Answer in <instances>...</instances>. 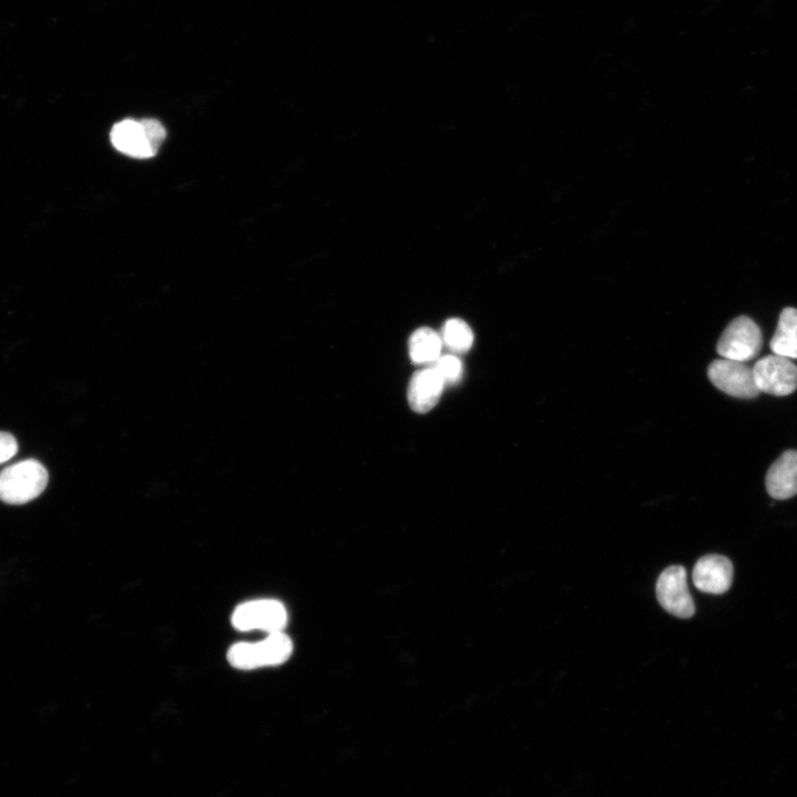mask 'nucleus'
Wrapping results in <instances>:
<instances>
[{
  "mask_svg": "<svg viewBox=\"0 0 797 797\" xmlns=\"http://www.w3.org/2000/svg\"><path fill=\"white\" fill-rule=\"evenodd\" d=\"M50 476L36 460H25L0 472V501L23 506L38 499L47 488Z\"/></svg>",
  "mask_w": 797,
  "mask_h": 797,
  "instance_id": "nucleus-1",
  "label": "nucleus"
},
{
  "mask_svg": "<svg viewBox=\"0 0 797 797\" xmlns=\"http://www.w3.org/2000/svg\"><path fill=\"white\" fill-rule=\"evenodd\" d=\"M293 653V642L284 633L268 634L256 642H238L227 652V660L238 670H256L266 667L279 666L286 662Z\"/></svg>",
  "mask_w": 797,
  "mask_h": 797,
  "instance_id": "nucleus-2",
  "label": "nucleus"
},
{
  "mask_svg": "<svg viewBox=\"0 0 797 797\" xmlns=\"http://www.w3.org/2000/svg\"><path fill=\"white\" fill-rule=\"evenodd\" d=\"M288 623L285 606L275 599H256L240 605L232 624L240 631L261 630L267 634L284 631Z\"/></svg>",
  "mask_w": 797,
  "mask_h": 797,
  "instance_id": "nucleus-3",
  "label": "nucleus"
},
{
  "mask_svg": "<svg viewBox=\"0 0 797 797\" xmlns=\"http://www.w3.org/2000/svg\"><path fill=\"white\" fill-rule=\"evenodd\" d=\"M763 346L759 327L748 317L734 319L722 333L718 353L729 360L747 362L757 357Z\"/></svg>",
  "mask_w": 797,
  "mask_h": 797,
  "instance_id": "nucleus-4",
  "label": "nucleus"
},
{
  "mask_svg": "<svg viewBox=\"0 0 797 797\" xmlns=\"http://www.w3.org/2000/svg\"><path fill=\"white\" fill-rule=\"evenodd\" d=\"M752 370L759 392L786 396L797 389V366L788 358L769 354L759 359Z\"/></svg>",
  "mask_w": 797,
  "mask_h": 797,
  "instance_id": "nucleus-5",
  "label": "nucleus"
},
{
  "mask_svg": "<svg viewBox=\"0 0 797 797\" xmlns=\"http://www.w3.org/2000/svg\"><path fill=\"white\" fill-rule=\"evenodd\" d=\"M708 375L711 382L722 392L738 398H754L758 395L753 370L745 362L719 359L714 360Z\"/></svg>",
  "mask_w": 797,
  "mask_h": 797,
  "instance_id": "nucleus-6",
  "label": "nucleus"
},
{
  "mask_svg": "<svg viewBox=\"0 0 797 797\" xmlns=\"http://www.w3.org/2000/svg\"><path fill=\"white\" fill-rule=\"evenodd\" d=\"M657 597L663 609L676 617L688 619L695 613L682 566H670L662 572L657 583Z\"/></svg>",
  "mask_w": 797,
  "mask_h": 797,
  "instance_id": "nucleus-7",
  "label": "nucleus"
},
{
  "mask_svg": "<svg viewBox=\"0 0 797 797\" xmlns=\"http://www.w3.org/2000/svg\"><path fill=\"white\" fill-rule=\"evenodd\" d=\"M733 575V565L729 559L721 555H706L697 562L692 580L700 592L721 595L730 589Z\"/></svg>",
  "mask_w": 797,
  "mask_h": 797,
  "instance_id": "nucleus-8",
  "label": "nucleus"
},
{
  "mask_svg": "<svg viewBox=\"0 0 797 797\" xmlns=\"http://www.w3.org/2000/svg\"><path fill=\"white\" fill-rule=\"evenodd\" d=\"M446 383L434 368L417 371L412 378L408 391L411 407L418 414L432 412L439 403Z\"/></svg>",
  "mask_w": 797,
  "mask_h": 797,
  "instance_id": "nucleus-9",
  "label": "nucleus"
},
{
  "mask_svg": "<svg viewBox=\"0 0 797 797\" xmlns=\"http://www.w3.org/2000/svg\"><path fill=\"white\" fill-rule=\"evenodd\" d=\"M767 493L775 500L784 501L797 496V451L784 453L766 475Z\"/></svg>",
  "mask_w": 797,
  "mask_h": 797,
  "instance_id": "nucleus-10",
  "label": "nucleus"
},
{
  "mask_svg": "<svg viewBox=\"0 0 797 797\" xmlns=\"http://www.w3.org/2000/svg\"><path fill=\"white\" fill-rule=\"evenodd\" d=\"M110 139L114 147L136 159H150L156 157L141 121L127 119L114 126Z\"/></svg>",
  "mask_w": 797,
  "mask_h": 797,
  "instance_id": "nucleus-11",
  "label": "nucleus"
},
{
  "mask_svg": "<svg viewBox=\"0 0 797 797\" xmlns=\"http://www.w3.org/2000/svg\"><path fill=\"white\" fill-rule=\"evenodd\" d=\"M769 347L774 354L797 359V309L788 307L782 311Z\"/></svg>",
  "mask_w": 797,
  "mask_h": 797,
  "instance_id": "nucleus-12",
  "label": "nucleus"
},
{
  "mask_svg": "<svg viewBox=\"0 0 797 797\" xmlns=\"http://www.w3.org/2000/svg\"><path fill=\"white\" fill-rule=\"evenodd\" d=\"M442 336L432 328H421L415 331L410 341V353L414 363H436L443 351Z\"/></svg>",
  "mask_w": 797,
  "mask_h": 797,
  "instance_id": "nucleus-13",
  "label": "nucleus"
},
{
  "mask_svg": "<svg viewBox=\"0 0 797 797\" xmlns=\"http://www.w3.org/2000/svg\"><path fill=\"white\" fill-rule=\"evenodd\" d=\"M442 339L450 351L461 354L472 348L475 334L466 321L455 318L445 323Z\"/></svg>",
  "mask_w": 797,
  "mask_h": 797,
  "instance_id": "nucleus-14",
  "label": "nucleus"
},
{
  "mask_svg": "<svg viewBox=\"0 0 797 797\" xmlns=\"http://www.w3.org/2000/svg\"><path fill=\"white\" fill-rule=\"evenodd\" d=\"M446 384L455 385L463 379L464 365L456 355H445L434 364Z\"/></svg>",
  "mask_w": 797,
  "mask_h": 797,
  "instance_id": "nucleus-15",
  "label": "nucleus"
},
{
  "mask_svg": "<svg viewBox=\"0 0 797 797\" xmlns=\"http://www.w3.org/2000/svg\"><path fill=\"white\" fill-rule=\"evenodd\" d=\"M141 124L145 128L148 140L156 153L159 152L162 144L167 138V130L163 125L156 119H144Z\"/></svg>",
  "mask_w": 797,
  "mask_h": 797,
  "instance_id": "nucleus-16",
  "label": "nucleus"
},
{
  "mask_svg": "<svg viewBox=\"0 0 797 797\" xmlns=\"http://www.w3.org/2000/svg\"><path fill=\"white\" fill-rule=\"evenodd\" d=\"M19 453V444L14 436L0 433V465L13 459Z\"/></svg>",
  "mask_w": 797,
  "mask_h": 797,
  "instance_id": "nucleus-17",
  "label": "nucleus"
}]
</instances>
